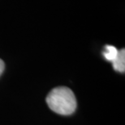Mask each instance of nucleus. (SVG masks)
<instances>
[{
    "label": "nucleus",
    "mask_w": 125,
    "mask_h": 125,
    "mask_svg": "<svg viewBox=\"0 0 125 125\" xmlns=\"http://www.w3.org/2000/svg\"><path fill=\"white\" fill-rule=\"evenodd\" d=\"M46 103L53 111L59 115H71L76 109L75 94L70 88L66 86L53 89L47 95Z\"/></svg>",
    "instance_id": "1"
},
{
    "label": "nucleus",
    "mask_w": 125,
    "mask_h": 125,
    "mask_svg": "<svg viewBox=\"0 0 125 125\" xmlns=\"http://www.w3.org/2000/svg\"><path fill=\"white\" fill-rule=\"evenodd\" d=\"M114 70L124 73L125 71V50L124 49L119 50L116 59L112 62Z\"/></svg>",
    "instance_id": "2"
},
{
    "label": "nucleus",
    "mask_w": 125,
    "mask_h": 125,
    "mask_svg": "<svg viewBox=\"0 0 125 125\" xmlns=\"http://www.w3.org/2000/svg\"><path fill=\"white\" fill-rule=\"evenodd\" d=\"M119 50L112 45H106L105 47V51L103 52V56L109 62H113L118 56Z\"/></svg>",
    "instance_id": "3"
},
{
    "label": "nucleus",
    "mask_w": 125,
    "mask_h": 125,
    "mask_svg": "<svg viewBox=\"0 0 125 125\" xmlns=\"http://www.w3.org/2000/svg\"><path fill=\"white\" fill-rule=\"evenodd\" d=\"M4 68H5L4 62H2V60L0 59V75H1V74L2 73V72H3Z\"/></svg>",
    "instance_id": "4"
}]
</instances>
